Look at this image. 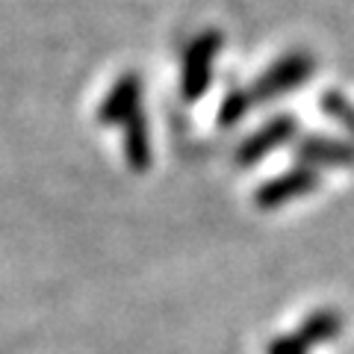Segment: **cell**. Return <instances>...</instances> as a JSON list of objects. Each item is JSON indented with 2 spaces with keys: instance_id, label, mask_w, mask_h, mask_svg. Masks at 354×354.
<instances>
[{
  "instance_id": "obj_5",
  "label": "cell",
  "mask_w": 354,
  "mask_h": 354,
  "mask_svg": "<svg viewBox=\"0 0 354 354\" xmlns=\"http://www.w3.org/2000/svg\"><path fill=\"white\" fill-rule=\"evenodd\" d=\"M339 325H342L339 313H334V310H319L316 316H310V322H304L301 328H298V334L283 337V339L274 342L269 354H307L310 346L337 337Z\"/></svg>"
},
{
  "instance_id": "obj_4",
  "label": "cell",
  "mask_w": 354,
  "mask_h": 354,
  "mask_svg": "<svg viewBox=\"0 0 354 354\" xmlns=\"http://www.w3.org/2000/svg\"><path fill=\"white\" fill-rule=\"evenodd\" d=\"M316 186H319V171L307 169V165H298V169L286 171V174L266 183L257 192V198H254V204L263 207V209H274L281 204L295 201V198H301V195H310Z\"/></svg>"
},
{
  "instance_id": "obj_8",
  "label": "cell",
  "mask_w": 354,
  "mask_h": 354,
  "mask_svg": "<svg viewBox=\"0 0 354 354\" xmlns=\"http://www.w3.org/2000/svg\"><path fill=\"white\" fill-rule=\"evenodd\" d=\"M322 109H325V113L334 118V121H339V124L354 136V106H351L339 92H325V95H322Z\"/></svg>"
},
{
  "instance_id": "obj_2",
  "label": "cell",
  "mask_w": 354,
  "mask_h": 354,
  "mask_svg": "<svg viewBox=\"0 0 354 354\" xmlns=\"http://www.w3.org/2000/svg\"><path fill=\"white\" fill-rule=\"evenodd\" d=\"M101 121L104 124H121L124 127V151L127 160L136 171L148 169L151 151H148V130H145V113H142V86L136 74H124L109 88L106 101L101 104Z\"/></svg>"
},
{
  "instance_id": "obj_3",
  "label": "cell",
  "mask_w": 354,
  "mask_h": 354,
  "mask_svg": "<svg viewBox=\"0 0 354 354\" xmlns=\"http://www.w3.org/2000/svg\"><path fill=\"white\" fill-rule=\"evenodd\" d=\"M221 50V32L218 30H204L201 36H195L183 50V97L186 101H198L209 80H213V62Z\"/></svg>"
},
{
  "instance_id": "obj_6",
  "label": "cell",
  "mask_w": 354,
  "mask_h": 354,
  "mask_svg": "<svg viewBox=\"0 0 354 354\" xmlns=\"http://www.w3.org/2000/svg\"><path fill=\"white\" fill-rule=\"evenodd\" d=\"M295 160H298V165H307V169H316V165L354 169V145L325 139V136H310L295 145Z\"/></svg>"
},
{
  "instance_id": "obj_1",
  "label": "cell",
  "mask_w": 354,
  "mask_h": 354,
  "mask_svg": "<svg viewBox=\"0 0 354 354\" xmlns=\"http://www.w3.org/2000/svg\"><path fill=\"white\" fill-rule=\"evenodd\" d=\"M313 57L304 50H292L286 53L283 59H278L272 65L269 71H263V77H257L248 88H234L225 104H221V127H230L236 124V121L248 113L251 106L257 104H266V101H274V97H281L283 92H290V88L301 86L304 80H310V74H313Z\"/></svg>"
},
{
  "instance_id": "obj_7",
  "label": "cell",
  "mask_w": 354,
  "mask_h": 354,
  "mask_svg": "<svg viewBox=\"0 0 354 354\" xmlns=\"http://www.w3.org/2000/svg\"><path fill=\"white\" fill-rule=\"evenodd\" d=\"M295 136V118L292 115H278L272 118L269 124H263L254 136L245 139V145L239 148L236 153V162L239 165H251L257 162L260 157H266V153H272L274 148H281L283 142H290Z\"/></svg>"
}]
</instances>
